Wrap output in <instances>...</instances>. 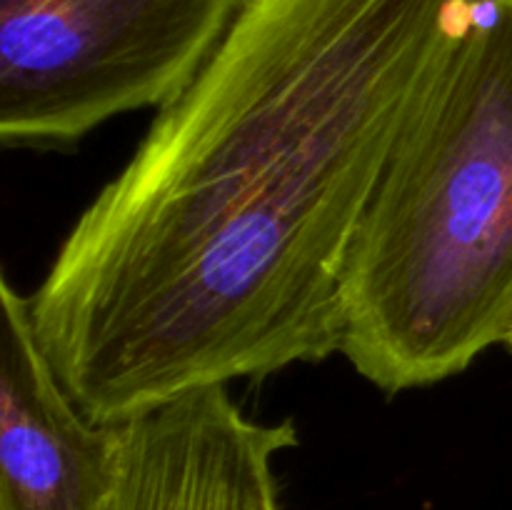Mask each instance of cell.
Wrapping results in <instances>:
<instances>
[{
	"label": "cell",
	"instance_id": "cell-4",
	"mask_svg": "<svg viewBox=\"0 0 512 510\" xmlns=\"http://www.w3.org/2000/svg\"><path fill=\"white\" fill-rule=\"evenodd\" d=\"M115 425L103 510H280L275 458L298 445V428L250 418L228 385L193 390Z\"/></svg>",
	"mask_w": 512,
	"mask_h": 510
},
{
	"label": "cell",
	"instance_id": "cell-6",
	"mask_svg": "<svg viewBox=\"0 0 512 510\" xmlns=\"http://www.w3.org/2000/svg\"><path fill=\"white\" fill-rule=\"evenodd\" d=\"M505 345H508V348L512 350V323H510V330H508V335H505Z\"/></svg>",
	"mask_w": 512,
	"mask_h": 510
},
{
	"label": "cell",
	"instance_id": "cell-3",
	"mask_svg": "<svg viewBox=\"0 0 512 510\" xmlns=\"http://www.w3.org/2000/svg\"><path fill=\"white\" fill-rule=\"evenodd\" d=\"M245 0H0V140L53 150L178 98Z\"/></svg>",
	"mask_w": 512,
	"mask_h": 510
},
{
	"label": "cell",
	"instance_id": "cell-2",
	"mask_svg": "<svg viewBox=\"0 0 512 510\" xmlns=\"http://www.w3.org/2000/svg\"><path fill=\"white\" fill-rule=\"evenodd\" d=\"M512 323V0H478L350 248L340 355L383 393L465 373Z\"/></svg>",
	"mask_w": 512,
	"mask_h": 510
},
{
	"label": "cell",
	"instance_id": "cell-5",
	"mask_svg": "<svg viewBox=\"0 0 512 510\" xmlns=\"http://www.w3.org/2000/svg\"><path fill=\"white\" fill-rule=\"evenodd\" d=\"M118 425L90 418L45 355L28 295L0 280V510H103Z\"/></svg>",
	"mask_w": 512,
	"mask_h": 510
},
{
	"label": "cell",
	"instance_id": "cell-1",
	"mask_svg": "<svg viewBox=\"0 0 512 510\" xmlns=\"http://www.w3.org/2000/svg\"><path fill=\"white\" fill-rule=\"evenodd\" d=\"M475 3L245 0L28 295L90 418L340 353L360 220Z\"/></svg>",
	"mask_w": 512,
	"mask_h": 510
}]
</instances>
